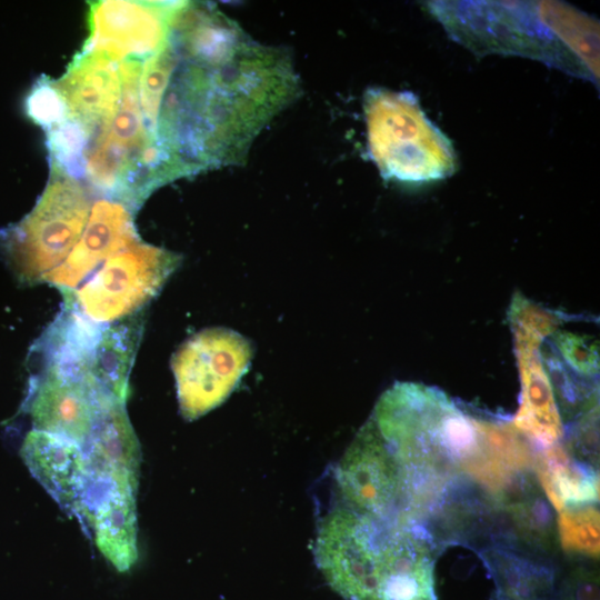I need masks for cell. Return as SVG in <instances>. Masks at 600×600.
<instances>
[{
  "instance_id": "1",
  "label": "cell",
  "mask_w": 600,
  "mask_h": 600,
  "mask_svg": "<svg viewBox=\"0 0 600 600\" xmlns=\"http://www.w3.org/2000/svg\"><path fill=\"white\" fill-rule=\"evenodd\" d=\"M314 553L346 600H437L433 542L422 524L336 503L319 526Z\"/></svg>"
},
{
  "instance_id": "2",
  "label": "cell",
  "mask_w": 600,
  "mask_h": 600,
  "mask_svg": "<svg viewBox=\"0 0 600 600\" xmlns=\"http://www.w3.org/2000/svg\"><path fill=\"white\" fill-rule=\"evenodd\" d=\"M448 36L477 56H517L599 83V22L562 1H428Z\"/></svg>"
},
{
  "instance_id": "3",
  "label": "cell",
  "mask_w": 600,
  "mask_h": 600,
  "mask_svg": "<svg viewBox=\"0 0 600 600\" xmlns=\"http://www.w3.org/2000/svg\"><path fill=\"white\" fill-rule=\"evenodd\" d=\"M408 478L452 486L477 442L474 420L442 392L416 383H396L370 418Z\"/></svg>"
},
{
  "instance_id": "4",
  "label": "cell",
  "mask_w": 600,
  "mask_h": 600,
  "mask_svg": "<svg viewBox=\"0 0 600 600\" xmlns=\"http://www.w3.org/2000/svg\"><path fill=\"white\" fill-rule=\"evenodd\" d=\"M368 150L384 179L428 183L457 170L451 141L408 91L370 88L363 98Z\"/></svg>"
},
{
  "instance_id": "5",
  "label": "cell",
  "mask_w": 600,
  "mask_h": 600,
  "mask_svg": "<svg viewBox=\"0 0 600 600\" xmlns=\"http://www.w3.org/2000/svg\"><path fill=\"white\" fill-rule=\"evenodd\" d=\"M90 214L84 187L51 162L48 184L33 210L3 237L8 263L23 283L41 282L78 242Z\"/></svg>"
},
{
  "instance_id": "6",
  "label": "cell",
  "mask_w": 600,
  "mask_h": 600,
  "mask_svg": "<svg viewBox=\"0 0 600 600\" xmlns=\"http://www.w3.org/2000/svg\"><path fill=\"white\" fill-rule=\"evenodd\" d=\"M139 61L119 64L122 96L114 116L101 127L84 164L88 180L100 191L131 209L146 199L141 188L142 163L156 146L139 106Z\"/></svg>"
},
{
  "instance_id": "7",
  "label": "cell",
  "mask_w": 600,
  "mask_h": 600,
  "mask_svg": "<svg viewBox=\"0 0 600 600\" xmlns=\"http://www.w3.org/2000/svg\"><path fill=\"white\" fill-rule=\"evenodd\" d=\"M180 259L138 240L108 258L77 290L63 292L66 308L101 326L126 319L159 292Z\"/></svg>"
},
{
  "instance_id": "8",
  "label": "cell",
  "mask_w": 600,
  "mask_h": 600,
  "mask_svg": "<svg viewBox=\"0 0 600 600\" xmlns=\"http://www.w3.org/2000/svg\"><path fill=\"white\" fill-rule=\"evenodd\" d=\"M251 357L248 341L228 329H207L188 339L172 358L182 416L193 420L222 403Z\"/></svg>"
},
{
  "instance_id": "9",
  "label": "cell",
  "mask_w": 600,
  "mask_h": 600,
  "mask_svg": "<svg viewBox=\"0 0 600 600\" xmlns=\"http://www.w3.org/2000/svg\"><path fill=\"white\" fill-rule=\"evenodd\" d=\"M183 1H98L88 13L89 37L83 51L112 61L150 57L169 41Z\"/></svg>"
},
{
  "instance_id": "10",
  "label": "cell",
  "mask_w": 600,
  "mask_h": 600,
  "mask_svg": "<svg viewBox=\"0 0 600 600\" xmlns=\"http://www.w3.org/2000/svg\"><path fill=\"white\" fill-rule=\"evenodd\" d=\"M21 456L32 476L60 506L87 518L93 476L80 444L33 429L23 440Z\"/></svg>"
},
{
  "instance_id": "11",
  "label": "cell",
  "mask_w": 600,
  "mask_h": 600,
  "mask_svg": "<svg viewBox=\"0 0 600 600\" xmlns=\"http://www.w3.org/2000/svg\"><path fill=\"white\" fill-rule=\"evenodd\" d=\"M131 208L117 200H100L92 207L87 227L64 261L43 281L62 292L74 290L102 260L138 241Z\"/></svg>"
},
{
  "instance_id": "12",
  "label": "cell",
  "mask_w": 600,
  "mask_h": 600,
  "mask_svg": "<svg viewBox=\"0 0 600 600\" xmlns=\"http://www.w3.org/2000/svg\"><path fill=\"white\" fill-rule=\"evenodd\" d=\"M53 84L66 102L69 119L90 134L114 116L122 96L119 66L101 53L83 50Z\"/></svg>"
},
{
  "instance_id": "13",
  "label": "cell",
  "mask_w": 600,
  "mask_h": 600,
  "mask_svg": "<svg viewBox=\"0 0 600 600\" xmlns=\"http://www.w3.org/2000/svg\"><path fill=\"white\" fill-rule=\"evenodd\" d=\"M93 426L83 447L93 478L137 489L140 448L124 403L94 400Z\"/></svg>"
},
{
  "instance_id": "14",
  "label": "cell",
  "mask_w": 600,
  "mask_h": 600,
  "mask_svg": "<svg viewBox=\"0 0 600 600\" xmlns=\"http://www.w3.org/2000/svg\"><path fill=\"white\" fill-rule=\"evenodd\" d=\"M94 409L93 396L82 381L50 367L30 403L34 429L62 436L82 448L92 430Z\"/></svg>"
},
{
  "instance_id": "15",
  "label": "cell",
  "mask_w": 600,
  "mask_h": 600,
  "mask_svg": "<svg viewBox=\"0 0 600 600\" xmlns=\"http://www.w3.org/2000/svg\"><path fill=\"white\" fill-rule=\"evenodd\" d=\"M474 423L477 442L461 463L460 474L496 498L530 472L534 457L511 430L476 420Z\"/></svg>"
},
{
  "instance_id": "16",
  "label": "cell",
  "mask_w": 600,
  "mask_h": 600,
  "mask_svg": "<svg viewBox=\"0 0 600 600\" xmlns=\"http://www.w3.org/2000/svg\"><path fill=\"white\" fill-rule=\"evenodd\" d=\"M93 490L88 520L102 556L119 571H127L138 557L136 488L101 481Z\"/></svg>"
},
{
  "instance_id": "17",
  "label": "cell",
  "mask_w": 600,
  "mask_h": 600,
  "mask_svg": "<svg viewBox=\"0 0 600 600\" xmlns=\"http://www.w3.org/2000/svg\"><path fill=\"white\" fill-rule=\"evenodd\" d=\"M142 329V318L137 313L102 328L84 376V384L94 400L110 399L126 402L130 370Z\"/></svg>"
},
{
  "instance_id": "18",
  "label": "cell",
  "mask_w": 600,
  "mask_h": 600,
  "mask_svg": "<svg viewBox=\"0 0 600 600\" xmlns=\"http://www.w3.org/2000/svg\"><path fill=\"white\" fill-rule=\"evenodd\" d=\"M532 469L541 491L559 512L599 501V474L568 447L553 444L534 456Z\"/></svg>"
},
{
  "instance_id": "19",
  "label": "cell",
  "mask_w": 600,
  "mask_h": 600,
  "mask_svg": "<svg viewBox=\"0 0 600 600\" xmlns=\"http://www.w3.org/2000/svg\"><path fill=\"white\" fill-rule=\"evenodd\" d=\"M539 488L536 477L528 472L492 501L506 514L520 543L533 552L548 553L556 541L554 523Z\"/></svg>"
},
{
  "instance_id": "20",
  "label": "cell",
  "mask_w": 600,
  "mask_h": 600,
  "mask_svg": "<svg viewBox=\"0 0 600 600\" xmlns=\"http://www.w3.org/2000/svg\"><path fill=\"white\" fill-rule=\"evenodd\" d=\"M483 560L497 584L496 600H543L556 593V576L539 560L500 546L486 550Z\"/></svg>"
},
{
  "instance_id": "21",
  "label": "cell",
  "mask_w": 600,
  "mask_h": 600,
  "mask_svg": "<svg viewBox=\"0 0 600 600\" xmlns=\"http://www.w3.org/2000/svg\"><path fill=\"white\" fill-rule=\"evenodd\" d=\"M176 63L177 51L169 39L161 50L148 57L141 68L139 79L140 109L148 130L154 139L161 103Z\"/></svg>"
},
{
  "instance_id": "22",
  "label": "cell",
  "mask_w": 600,
  "mask_h": 600,
  "mask_svg": "<svg viewBox=\"0 0 600 600\" xmlns=\"http://www.w3.org/2000/svg\"><path fill=\"white\" fill-rule=\"evenodd\" d=\"M599 518L594 504L567 507L559 511L557 534L562 550L599 559Z\"/></svg>"
},
{
  "instance_id": "23",
  "label": "cell",
  "mask_w": 600,
  "mask_h": 600,
  "mask_svg": "<svg viewBox=\"0 0 600 600\" xmlns=\"http://www.w3.org/2000/svg\"><path fill=\"white\" fill-rule=\"evenodd\" d=\"M90 136L82 124L71 119L48 130L51 162L74 177L84 167L83 152Z\"/></svg>"
},
{
  "instance_id": "24",
  "label": "cell",
  "mask_w": 600,
  "mask_h": 600,
  "mask_svg": "<svg viewBox=\"0 0 600 600\" xmlns=\"http://www.w3.org/2000/svg\"><path fill=\"white\" fill-rule=\"evenodd\" d=\"M29 117L50 130L69 119L64 100L49 78H41L27 99Z\"/></svg>"
},
{
  "instance_id": "25",
  "label": "cell",
  "mask_w": 600,
  "mask_h": 600,
  "mask_svg": "<svg viewBox=\"0 0 600 600\" xmlns=\"http://www.w3.org/2000/svg\"><path fill=\"white\" fill-rule=\"evenodd\" d=\"M557 600H599L598 570L586 566L572 568L557 583Z\"/></svg>"
},
{
  "instance_id": "26",
  "label": "cell",
  "mask_w": 600,
  "mask_h": 600,
  "mask_svg": "<svg viewBox=\"0 0 600 600\" xmlns=\"http://www.w3.org/2000/svg\"><path fill=\"white\" fill-rule=\"evenodd\" d=\"M543 600H557L556 593H554V596H552L550 598H547V599H543Z\"/></svg>"
}]
</instances>
